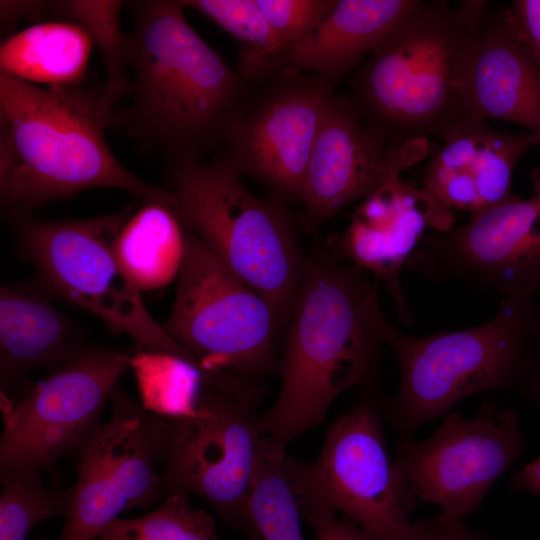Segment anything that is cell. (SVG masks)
Here are the masks:
<instances>
[{
  "instance_id": "cell-24",
  "label": "cell",
  "mask_w": 540,
  "mask_h": 540,
  "mask_svg": "<svg viewBox=\"0 0 540 540\" xmlns=\"http://www.w3.org/2000/svg\"><path fill=\"white\" fill-rule=\"evenodd\" d=\"M190 7L237 39V72L261 86L279 72L283 50L255 0H185Z\"/></svg>"
},
{
  "instance_id": "cell-16",
  "label": "cell",
  "mask_w": 540,
  "mask_h": 540,
  "mask_svg": "<svg viewBox=\"0 0 540 540\" xmlns=\"http://www.w3.org/2000/svg\"><path fill=\"white\" fill-rule=\"evenodd\" d=\"M426 151L427 141L388 148L364 127L348 97L335 94L307 165L302 228L314 231L343 208L365 200Z\"/></svg>"
},
{
  "instance_id": "cell-7",
  "label": "cell",
  "mask_w": 540,
  "mask_h": 540,
  "mask_svg": "<svg viewBox=\"0 0 540 540\" xmlns=\"http://www.w3.org/2000/svg\"><path fill=\"white\" fill-rule=\"evenodd\" d=\"M262 391L227 372L201 374L186 409L168 415V444L160 472L163 499L197 495L228 526L256 539L249 512L263 434Z\"/></svg>"
},
{
  "instance_id": "cell-13",
  "label": "cell",
  "mask_w": 540,
  "mask_h": 540,
  "mask_svg": "<svg viewBox=\"0 0 540 540\" xmlns=\"http://www.w3.org/2000/svg\"><path fill=\"white\" fill-rule=\"evenodd\" d=\"M137 345L126 349L88 346L34 383L3 412L0 470L25 467L54 472L58 458L76 451L100 423V415L132 368Z\"/></svg>"
},
{
  "instance_id": "cell-35",
  "label": "cell",
  "mask_w": 540,
  "mask_h": 540,
  "mask_svg": "<svg viewBox=\"0 0 540 540\" xmlns=\"http://www.w3.org/2000/svg\"><path fill=\"white\" fill-rule=\"evenodd\" d=\"M509 487L513 492L530 493L540 497V456L516 472Z\"/></svg>"
},
{
  "instance_id": "cell-22",
  "label": "cell",
  "mask_w": 540,
  "mask_h": 540,
  "mask_svg": "<svg viewBox=\"0 0 540 540\" xmlns=\"http://www.w3.org/2000/svg\"><path fill=\"white\" fill-rule=\"evenodd\" d=\"M189 223L178 203L144 200L116 240L117 258L142 290L167 286L181 270Z\"/></svg>"
},
{
  "instance_id": "cell-3",
  "label": "cell",
  "mask_w": 540,
  "mask_h": 540,
  "mask_svg": "<svg viewBox=\"0 0 540 540\" xmlns=\"http://www.w3.org/2000/svg\"><path fill=\"white\" fill-rule=\"evenodd\" d=\"M487 7L418 0L356 69L348 99L388 148L441 138L474 117L467 77Z\"/></svg>"
},
{
  "instance_id": "cell-10",
  "label": "cell",
  "mask_w": 540,
  "mask_h": 540,
  "mask_svg": "<svg viewBox=\"0 0 540 540\" xmlns=\"http://www.w3.org/2000/svg\"><path fill=\"white\" fill-rule=\"evenodd\" d=\"M162 326L201 374L247 379L278 371L275 349L284 326L274 307L224 267L191 226L172 310Z\"/></svg>"
},
{
  "instance_id": "cell-17",
  "label": "cell",
  "mask_w": 540,
  "mask_h": 540,
  "mask_svg": "<svg viewBox=\"0 0 540 540\" xmlns=\"http://www.w3.org/2000/svg\"><path fill=\"white\" fill-rule=\"evenodd\" d=\"M390 178L362 201L343 235L337 254L381 279L391 294L399 318L411 324L413 316L400 284V271L425 233L452 229L454 214L423 188Z\"/></svg>"
},
{
  "instance_id": "cell-27",
  "label": "cell",
  "mask_w": 540,
  "mask_h": 540,
  "mask_svg": "<svg viewBox=\"0 0 540 540\" xmlns=\"http://www.w3.org/2000/svg\"><path fill=\"white\" fill-rule=\"evenodd\" d=\"M0 478V540H25L37 523L70 509L74 485L49 489L38 471L25 467L0 470Z\"/></svg>"
},
{
  "instance_id": "cell-11",
  "label": "cell",
  "mask_w": 540,
  "mask_h": 540,
  "mask_svg": "<svg viewBox=\"0 0 540 540\" xmlns=\"http://www.w3.org/2000/svg\"><path fill=\"white\" fill-rule=\"evenodd\" d=\"M109 401L110 419L76 450L74 495L54 540H95L122 511L148 510L163 500L156 467L166 456L168 415L140 405L119 386Z\"/></svg>"
},
{
  "instance_id": "cell-21",
  "label": "cell",
  "mask_w": 540,
  "mask_h": 540,
  "mask_svg": "<svg viewBox=\"0 0 540 540\" xmlns=\"http://www.w3.org/2000/svg\"><path fill=\"white\" fill-rule=\"evenodd\" d=\"M417 3L418 0H337L331 14L316 30L282 54L279 72L314 74L335 87Z\"/></svg>"
},
{
  "instance_id": "cell-5",
  "label": "cell",
  "mask_w": 540,
  "mask_h": 540,
  "mask_svg": "<svg viewBox=\"0 0 540 540\" xmlns=\"http://www.w3.org/2000/svg\"><path fill=\"white\" fill-rule=\"evenodd\" d=\"M365 314L377 338L398 361L399 387L386 416L402 438L443 418L469 395L521 389L533 364L534 298L505 297L498 314L482 325L423 337L407 335L388 322L377 287L366 299Z\"/></svg>"
},
{
  "instance_id": "cell-29",
  "label": "cell",
  "mask_w": 540,
  "mask_h": 540,
  "mask_svg": "<svg viewBox=\"0 0 540 540\" xmlns=\"http://www.w3.org/2000/svg\"><path fill=\"white\" fill-rule=\"evenodd\" d=\"M255 2L283 53L316 30L337 4V0H255Z\"/></svg>"
},
{
  "instance_id": "cell-32",
  "label": "cell",
  "mask_w": 540,
  "mask_h": 540,
  "mask_svg": "<svg viewBox=\"0 0 540 540\" xmlns=\"http://www.w3.org/2000/svg\"><path fill=\"white\" fill-rule=\"evenodd\" d=\"M314 528L316 540H367L351 520L340 515H327L308 521Z\"/></svg>"
},
{
  "instance_id": "cell-19",
  "label": "cell",
  "mask_w": 540,
  "mask_h": 540,
  "mask_svg": "<svg viewBox=\"0 0 540 540\" xmlns=\"http://www.w3.org/2000/svg\"><path fill=\"white\" fill-rule=\"evenodd\" d=\"M88 345L80 328L45 297L28 289L1 286V409L15 406L33 387L35 368H56Z\"/></svg>"
},
{
  "instance_id": "cell-4",
  "label": "cell",
  "mask_w": 540,
  "mask_h": 540,
  "mask_svg": "<svg viewBox=\"0 0 540 540\" xmlns=\"http://www.w3.org/2000/svg\"><path fill=\"white\" fill-rule=\"evenodd\" d=\"M374 287L366 271L337 254L307 257L278 363L280 392L260 414L263 436L286 447L320 425L339 394L372 384L380 340L365 303Z\"/></svg>"
},
{
  "instance_id": "cell-1",
  "label": "cell",
  "mask_w": 540,
  "mask_h": 540,
  "mask_svg": "<svg viewBox=\"0 0 540 540\" xmlns=\"http://www.w3.org/2000/svg\"><path fill=\"white\" fill-rule=\"evenodd\" d=\"M127 36L132 104L116 115L171 157L201 162L252 105L260 86L230 68L188 23L184 1L134 3Z\"/></svg>"
},
{
  "instance_id": "cell-8",
  "label": "cell",
  "mask_w": 540,
  "mask_h": 540,
  "mask_svg": "<svg viewBox=\"0 0 540 540\" xmlns=\"http://www.w3.org/2000/svg\"><path fill=\"white\" fill-rule=\"evenodd\" d=\"M135 205L90 219L14 222L19 253L35 271L32 291L59 298L131 336L140 351L177 357L200 371L191 355L158 324L141 290L121 266L115 240Z\"/></svg>"
},
{
  "instance_id": "cell-2",
  "label": "cell",
  "mask_w": 540,
  "mask_h": 540,
  "mask_svg": "<svg viewBox=\"0 0 540 540\" xmlns=\"http://www.w3.org/2000/svg\"><path fill=\"white\" fill-rule=\"evenodd\" d=\"M114 121L101 89L42 87L0 74V200L10 221L92 188L176 201L171 190L150 185L117 160L105 139Z\"/></svg>"
},
{
  "instance_id": "cell-34",
  "label": "cell",
  "mask_w": 540,
  "mask_h": 540,
  "mask_svg": "<svg viewBox=\"0 0 540 540\" xmlns=\"http://www.w3.org/2000/svg\"><path fill=\"white\" fill-rule=\"evenodd\" d=\"M534 346L533 364L521 391L534 403L540 404V304L537 305Z\"/></svg>"
},
{
  "instance_id": "cell-33",
  "label": "cell",
  "mask_w": 540,
  "mask_h": 540,
  "mask_svg": "<svg viewBox=\"0 0 540 540\" xmlns=\"http://www.w3.org/2000/svg\"><path fill=\"white\" fill-rule=\"evenodd\" d=\"M43 1H1V27L8 29L19 19L37 16L48 8Z\"/></svg>"
},
{
  "instance_id": "cell-23",
  "label": "cell",
  "mask_w": 540,
  "mask_h": 540,
  "mask_svg": "<svg viewBox=\"0 0 540 540\" xmlns=\"http://www.w3.org/2000/svg\"><path fill=\"white\" fill-rule=\"evenodd\" d=\"M93 46L89 34L73 22L36 23L4 39L0 71L39 86L79 85Z\"/></svg>"
},
{
  "instance_id": "cell-12",
  "label": "cell",
  "mask_w": 540,
  "mask_h": 540,
  "mask_svg": "<svg viewBox=\"0 0 540 540\" xmlns=\"http://www.w3.org/2000/svg\"><path fill=\"white\" fill-rule=\"evenodd\" d=\"M426 440L401 438L394 471L408 512L418 503L464 519L478 510L487 493L523 454L526 440L519 415L484 401L467 419L451 412Z\"/></svg>"
},
{
  "instance_id": "cell-25",
  "label": "cell",
  "mask_w": 540,
  "mask_h": 540,
  "mask_svg": "<svg viewBox=\"0 0 540 540\" xmlns=\"http://www.w3.org/2000/svg\"><path fill=\"white\" fill-rule=\"evenodd\" d=\"M285 447L263 436L251 485L249 512L262 540H303L300 509L285 469Z\"/></svg>"
},
{
  "instance_id": "cell-20",
  "label": "cell",
  "mask_w": 540,
  "mask_h": 540,
  "mask_svg": "<svg viewBox=\"0 0 540 540\" xmlns=\"http://www.w3.org/2000/svg\"><path fill=\"white\" fill-rule=\"evenodd\" d=\"M474 117L512 122L540 138V63L507 22L503 12L487 13L467 77Z\"/></svg>"
},
{
  "instance_id": "cell-26",
  "label": "cell",
  "mask_w": 540,
  "mask_h": 540,
  "mask_svg": "<svg viewBox=\"0 0 540 540\" xmlns=\"http://www.w3.org/2000/svg\"><path fill=\"white\" fill-rule=\"evenodd\" d=\"M122 1L68 0L51 2L53 12L82 27L101 54L106 81L101 87L104 106L115 113L116 103L131 91L127 36L120 26Z\"/></svg>"
},
{
  "instance_id": "cell-28",
  "label": "cell",
  "mask_w": 540,
  "mask_h": 540,
  "mask_svg": "<svg viewBox=\"0 0 540 540\" xmlns=\"http://www.w3.org/2000/svg\"><path fill=\"white\" fill-rule=\"evenodd\" d=\"M99 540H221L214 518L194 507L188 495L165 497L154 510L135 518L112 520Z\"/></svg>"
},
{
  "instance_id": "cell-36",
  "label": "cell",
  "mask_w": 540,
  "mask_h": 540,
  "mask_svg": "<svg viewBox=\"0 0 540 540\" xmlns=\"http://www.w3.org/2000/svg\"><path fill=\"white\" fill-rule=\"evenodd\" d=\"M532 181H540V165L532 172Z\"/></svg>"
},
{
  "instance_id": "cell-31",
  "label": "cell",
  "mask_w": 540,
  "mask_h": 540,
  "mask_svg": "<svg viewBox=\"0 0 540 540\" xmlns=\"http://www.w3.org/2000/svg\"><path fill=\"white\" fill-rule=\"evenodd\" d=\"M419 521L423 531L422 540H494L468 527L463 519L444 513Z\"/></svg>"
},
{
  "instance_id": "cell-15",
  "label": "cell",
  "mask_w": 540,
  "mask_h": 540,
  "mask_svg": "<svg viewBox=\"0 0 540 540\" xmlns=\"http://www.w3.org/2000/svg\"><path fill=\"white\" fill-rule=\"evenodd\" d=\"M518 197L448 231L426 235L406 266L432 280H457L505 297L540 294V181Z\"/></svg>"
},
{
  "instance_id": "cell-9",
  "label": "cell",
  "mask_w": 540,
  "mask_h": 540,
  "mask_svg": "<svg viewBox=\"0 0 540 540\" xmlns=\"http://www.w3.org/2000/svg\"><path fill=\"white\" fill-rule=\"evenodd\" d=\"M285 469L307 522L340 515L367 540H422L421 523L409 520L401 498L374 399H361L330 426L313 462L286 454Z\"/></svg>"
},
{
  "instance_id": "cell-14",
  "label": "cell",
  "mask_w": 540,
  "mask_h": 540,
  "mask_svg": "<svg viewBox=\"0 0 540 540\" xmlns=\"http://www.w3.org/2000/svg\"><path fill=\"white\" fill-rule=\"evenodd\" d=\"M335 94L317 75L277 73L260 86L248 111L229 130L220 156L262 184L270 198L301 202L311 151Z\"/></svg>"
},
{
  "instance_id": "cell-18",
  "label": "cell",
  "mask_w": 540,
  "mask_h": 540,
  "mask_svg": "<svg viewBox=\"0 0 540 540\" xmlns=\"http://www.w3.org/2000/svg\"><path fill=\"white\" fill-rule=\"evenodd\" d=\"M440 140L422 172V188L446 207L470 216L517 198L511 190L514 168L540 145L532 133L502 132L478 117L457 125Z\"/></svg>"
},
{
  "instance_id": "cell-30",
  "label": "cell",
  "mask_w": 540,
  "mask_h": 540,
  "mask_svg": "<svg viewBox=\"0 0 540 540\" xmlns=\"http://www.w3.org/2000/svg\"><path fill=\"white\" fill-rule=\"evenodd\" d=\"M507 22L540 63V0H516L503 12Z\"/></svg>"
},
{
  "instance_id": "cell-6",
  "label": "cell",
  "mask_w": 540,
  "mask_h": 540,
  "mask_svg": "<svg viewBox=\"0 0 540 540\" xmlns=\"http://www.w3.org/2000/svg\"><path fill=\"white\" fill-rule=\"evenodd\" d=\"M223 157L172 162L170 190L191 228L233 275L262 295L282 325L290 318L307 256L285 203L262 199Z\"/></svg>"
}]
</instances>
